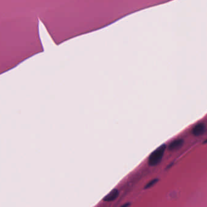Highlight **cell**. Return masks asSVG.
Instances as JSON below:
<instances>
[{
    "instance_id": "cell-1",
    "label": "cell",
    "mask_w": 207,
    "mask_h": 207,
    "mask_svg": "<svg viewBox=\"0 0 207 207\" xmlns=\"http://www.w3.org/2000/svg\"><path fill=\"white\" fill-rule=\"evenodd\" d=\"M166 146L165 144L162 145L158 147L157 149L152 151L149 156L148 159V163L149 166H155L159 165L161 161L162 160L163 157L164 156L165 151L166 150Z\"/></svg>"
},
{
    "instance_id": "cell-2",
    "label": "cell",
    "mask_w": 207,
    "mask_h": 207,
    "mask_svg": "<svg viewBox=\"0 0 207 207\" xmlns=\"http://www.w3.org/2000/svg\"><path fill=\"white\" fill-rule=\"evenodd\" d=\"M184 141L182 139H177L172 141L171 143H170L168 146V149L170 151H177L178 149H180L183 145Z\"/></svg>"
},
{
    "instance_id": "cell-3",
    "label": "cell",
    "mask_w": 207,
    "mask_h": 207,
    "mask_svg": "<svg viewBox=\"0 0 207 207\" xmlns=\"http://www.w3.org/2000/svg\"><path fill=\"white\" fill-rule=\"evenodd\" d=\"M206 131V126L204 123H199L196 125L192 129V133L194 136H201Z\"/></svg>"
},
{
    "instance_id": "cell-4",
    "label": "cell",
    "mask_w": 207,
    "mask_h": 207,
    "mask_svg": "<svg viewBox=\"0 0 207 207\" xmlns=\"http://www.w3.org/2000/svg\"><path fill=\"white\" fill-rule=\"evenodd\" d=\"M119 191L117 189L114 188L106 196L103 198L102 201L104 202H112L116 200L119 196Z\"/></svg>"
},
{
    "instance_id": "cell-5",
    "label": "cell",
    "mask_w": 207,
    "mask_h": 207,
    "mask_svg": "<svg viewBox=\"0 0 207 207\" xmlns=\"http://www.w3.org/2000/svg\"><path fill=\"white\" fill-rule=\"evenodd\" d=\"M159 181V179H158V178L153 179H152V180H151L150 181H149V182H148L147 184H146L143 188L145 189L150 188L152 187V186L156 185V184Z\"/></svg>"
},
{
    "instance_id": "cell-6",
    "label": "cell",
    "mask_w": 207,
    "mask_h": 207,
    "mask_svg": "<svg viewBox=\"0 0 207 207\" xmlns=\"http://www.w3.org/2000/svg\"><path fill=\"white\" fill-rule=\"evenodd\" d=\"M130 205H131V203L130 202H126L123 203L122 205H121L120 207H129Z\"/></svg>"
}]
</instances>
